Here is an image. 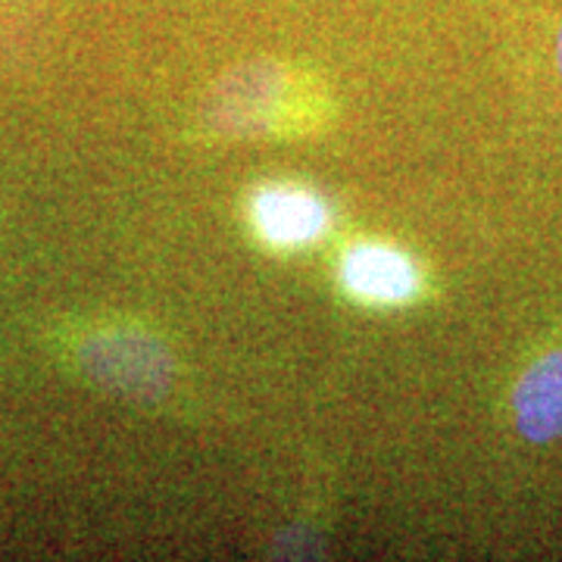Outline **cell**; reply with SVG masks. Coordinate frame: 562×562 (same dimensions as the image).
Masks as SVG:
<instances>
[{"mask_svg": "<svg viewBox=\"0 0 562 562\" xmlns=\"http://www.w3.org/2000/svg\"><path fill=\"white\" fill-rule=\"evenodd\" d=\"M254 225L269 244L297 247L328 228V206L294 184H269L254 198Z\"/></svg>", "mask_w": 562, "mask_h": 562, "instance_id": "7a4b0ae2", "label": "cell"}, {"mask_svg": "<svg viewBox=\"0 0 562 562\" xmlns=\"http://www.w3.org/2000/svg\"><path fill=\"white\" fill-rule=\"evenodd\" d=\"M81 369L103 384L106 391H116L125 397H160L169 384L172 362L160 344L135 335V331H106L81 344Z\"/></svg>", "mask_w": 562, "mask_h": 562, "instance_id": "6da1fadb", "label": "cell"}, {"mask_svg": "<svg viewBox=\"0 0 562 562\" xmlns=\"http://www.w3.org/2000/svg\"><path fill=\"white\" fill-rule=\"evenodd\" d=\"M516 422L528 441L547 443L562 435V350L547 353L516 387Z\"/></svg>", "mask_w": 562, "mask_h": 562, "instance_id": "277c9868", "label": "cell"}, {"mask_svg": "<svg viewBox=\"0 0 562 562\" xmlns=\"http://www.w3.org/2000/svg\"><path fill=\"white\" fill-rule=\"evenodd\" d=\"M344 288L369 303H403L419 291V272L394 247L362 244L353 247L341 266Z\"/></svg>", "mask_w": 562, "mask_h": 562, "instance_id": "3957f363", "label": "cell"}, {"mask_svg": "<svg viewBox=\"0 0 562 562\" xmlns=\"http://www.w3.org/2000/svg\"><path fill=\"white\" fill-rule=\"evenodd\" d=\"M557 63H560V72H562V29H560V38H557Z\"/></svg>", "mask_w": 562, "mask_h": 562, "instance_id": "5b68a950", "label": "cell"}]
</instances>
